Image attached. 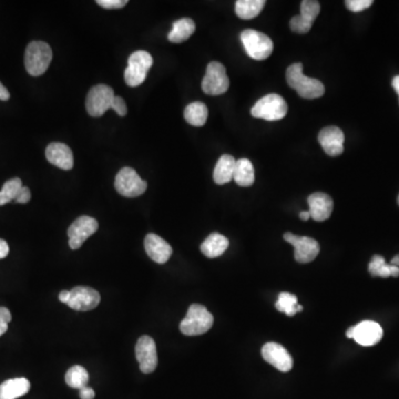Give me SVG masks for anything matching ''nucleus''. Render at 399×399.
<instances>
[{"instance_id": "obj_37", "label": "nucleus", "mask_w": 399, "mask_h": 399, "mask_svg": "<svg viewBox=\"0 0 399 399\" xmlns=\"http://www.w3.org/2000/svg\"><path fill=\"white\" fill-rule=\"evenodd\" d=\"M94 396H96V393H94V389L88 386L80 389V398L81 399H94Z\"/></svg>"}, {"instance_id": "obj_44", "label": "nucleus", "mask_w": 399, "mask_h": 399, "mask_svg": "<svg viewBox=\"0 0 399 399\" xmlns=\"http://www.w3.org/2000/svg\"><path fill=\"white\" fill-rule=\"evenodd\" d=\"M391 265H395L397 266V267H399V254L396 255V256L391 260Z\"/></svg>"}, {"instance_id": "obj_25", "label": "nucleus", "mask_w": 399, "mask_h": 399, "mask_svg": "<svg viewBox=\"0 0 399 399\" xmlns=\"http://www.w3.org/2000/svg\"><path fill=\"white\" fill-rule=\"evenodd\" d=\"M194 32H196L194 21L190 18H183L173 23L172 30L167 36V39L170 40L171 43H183L189 39Z\"/></svg>"}, {"instance_id": "obj_43", "label": "nucleus", "mask_w": 399, "mask_h": 399, "mask_svg": "<svg viewBox=\"0 0 399 399\" xmlns=\"http://www.w3.org/2000/svg\"><path fill=\"white\" fill-rule=\"evenodd\" d=\"M391 276H393V278H398L399 267H397V266L395 265H391Z\"/></svg>"}, {"instance_id": "obj_38", "label": "nucleus", "mask_w": 399, "mask_h": 399, "mask_svg": "<svg viewBox=\"0 0 399 399\" xmlns=\"http://www.w3.org/2000/svg\"><path fill=\"white\" fill-rule=\"evenodd\" d=\"M9 253V245L5 240L0 238V260L6 258Z\"/></svg>"}, {"instance_id": "obj_42", "label": "nucleus", "mask_w": 399, "mask_h": 399, "mask_svg": "<svg viewBox=\"0 0 399 399\" xmlns=\"http://www.w3.org/2000/svg\"><path fill=\"white\" fill-rule=\"evenodd\" d=\"M393 89H395V91H396L397 94H398V96H399V76H395V78H393Z\"/></svg>"}, {"instance_id": "obj_13", "label": "nucleus", "mask_w": 399, "mask_h": 399, "mask_svg": "<svg viewBox=\"0 0 399 399\" xmlns=\"http://www.w3.org/2000/svg\"><path fill=\"white\" fill-rule=\"evenodd\" d=\"M320 5L316 0H304L300 3V14L291 18L289 27L298 34H306L311 30L315 19L318 17Z\"/></svg>"}, {"instance_id": "obj_20", "label": "nucleus", "mask_w": 399, "mask_h": 399, "mask_svg": "<svg viewBox=\"0 0 399 399\" xmlns=\"http://www.w3.org/2000/svg\"><path fill=\"white\" fill-rule=\"evenodd\" d=\"M311 218L316 222L326 221L333 212L334 203L329 194L323 192L313 193L307 198Z\"/></svg>"}, {"instance_id": "obj_10", "label": "nucleus", "mask_w": 399, "mask_h": 399, "mask_svg": "<svg viewBox=\"0 0 399 399\" xmlns=\"http://www.w3.org/2000/svg\"><path fill=\"white\" fill-rule=\"evenodd\" d=\"M284 240L294 247V258L298 263H311L320 254V244L314 238L285 233Z\"/></svg>"}, {"instance_id": "obj_40", "label": "nucleus", "mask_w": 399, "mask_h": 399, "mask_svg": "<svg viewBox=\"0 0 399 399\" xmlns=\"http://www.w3.org/2000/svg\"><path fill=\"white\" fill-rule=\"evenodd\" d=\"M69 296H70V291H60L59 300L61 303H68Z\"/></svg>"}, {"instance_id": "obj_45", "label": "nucleus", "mask_w": 399, "mask_h": 399, "mask_svg": "<svg viewBox=\"0 0 399 399\" xmlns=\"http://www.w3.org/2000/svg\"><path fill=\"white\" fill-rule=\"evenodd\" d=\"M397 203H398V205H399V196H398V198H397Z\"/></svg>"}, {"instance_id": "obj_29", "label": "nucleus", "mask_w": 399, "mask_h": 399, "mask_svg": "<svg viewBox=\"0 0 399 399\" xmlns=\"http://www.w3.org/2000/svg\"><path fill=\"white\" fill-rule=\"evenodd\" d=\"M88 371L83 366H74V367L69 368L65 374V382L69 387L81 389L88 385Z\"/></svg>"}, {"instance_id": "obj_17", "label": "nucleus", "mask_w": 399, "mask_h": 399, "mask_svg": "<svg viewBox=\"0 0 399 399\" xmlns=\"http://www.w3.org/2000/svg\"><path fill=\"white\" fill-rule=\"evenodd\" d=\"M145 249L147 256L156 263L165 264L170 260L172 247L158 235L147 234L145 238Z\"/></svg>"}, {"instance_id": "obj_7", "label": "nucleus", "mask_w": 399, "mask_h": 399, "mask_svg": "<svg viewBox=\"0 0 399 399\" xmlns=\"http://www.w3.org/2000/svg\"><path fill=\"white\" fill-rule=\"evenodd\" d=\"M116 190L125 198H136L147 191V183L132 167H122L114 180Z\"/></svg>"}, {"instance_id": "obj_18", "label": "nucleus", "mask_w": 399, "mask_h": 399, "mask_svg": "<svg viewBox=\"0 0 399 399\" xmlns=\"http://www.w3.org/2000/svg\"><path fill=\"white\" fill-rule=\"evenodd\" d=\"M382 329L373 320H364L354 326L353 340L362 346H374L382 338Z\"/></svg>"}, {"instance_id": "obj_28", "label": "nucleus", "mask_w": 399, "mask_h": 399, "mask_svg": "<svg viewBox=\"0 0 399 399\" xmlns=\"http://www.w3.org/2000/svg\"><path fill=\"white\" fill-rule=\"evenodd\" d=\"M275 307L278 311L284 313L287 316H294L298 311H303V307L298 304V298L287 291H283L278 295V300L275 303Z\"/></svg>"}, {"instance_id": "obj_11", "label": "nucleus", "mask_w": 399, "mask_h": 399, "mask_svg": "<svg viewBox=\"0 0 399 399\" xmlns=\"http://www.w3.org/2000/svg\"><path fill=\"white\" fill-rule=\"evenodd\" d=\"M98 227L99 224L96 218L91 216H83L76 218L68 229L69 245L71 249H78L83 247L85 241L98 231Z\"/></svg>"}, {"instance_id": "obj_16", "label": "nucleus", "mask_w": 399, "mask_h": 399, "mask_svg": "<svg viewBox=\"0 0 399 399\" xmlns=\"http://www.w3.org/2000/svg\"><path fill=\"white\" fill-rule=\"evenodd\" d=\"M345 136L337 127H326L318 134V142L327 156H338L344 152Z\"/></svg>"}, {"instance_id": "obj_35", "label": "nucleus", "mask_w": 399, "mask_h": 399, "mask_svg": "<svg viewBox=\"0 0 399 399\" xmlns=\"http://www.w3.org/2000/svg\"><path fill=\"white\" fill-rule=\"evenodd\" d=\"M111 109L116 111V114H119L120 116H125L127 114V105H125V101L122 99L121 96H114L112 105H111Z\"/></svg>"}, {"instance_id": "obj_24", "label": "nucleus", "mask_w": 399, "mask_h": 399, "mask_svg": "<svg viewBox=\"0 0 399 399\" xmlns=\"http://www.w3.org/2000/svg\"><path fill=\"white\" fill-rule=\"evenodd\" d=\"M233 180L240 187H251L254 183V167L249 158H240L236 161Z\"/></svg>"}, {"instance_id": "obj_34", "label": "nucleus", "mask_w": 399, "mask_h": 399, "mask_svg": "<svg viewBox=\"0 0 399 399\" xmlns=\"http://www.w3.org/2000/svg\"><path fill=\"white\" fill-rule=\"evenodd\" d=\"M96 3L105 9H120L127 5V0H98Z\"/></svg>"}, {"instance_id": "obj_30", "label": "nucleus", "mask_w": 399, "mask_h": 399, "mask_svg": "<svg viewBox=\"0 0 399 399\" xmlns=\"http://www.w3.org/2000/svg\"><path fill=\"white\" fill-rule=\"evenodd\" d=\"M23 187V182L19 178H10L5 182L3 189L0 190V205H5L9 202L14 201Z\"/></svg>"}, {"instance_id": "obj_6", "label": "nucleus", "mask_w": 399, "mask_h": 399, "mask_svg": "<svg viewBox=\"0 0 399 399\" xmlns=\"http://www.w3.org/2000/svg\"><path fill=\"white\" fill-rule=\"evenodd\" d=\"M241 41L249 57L254 60H265L272 54L274 45L269 36L253 29H247L241 34Z\"/></svg>"}, {"instance_id": "obj_1", "label": "nucleus", "mask_w": 399, "mask_h": 399, "mask_svg": "<svg viewBox=\"0 0 399 399\" xmlns=\"http://www.w3.org/2000/svg\"><path fill=\"white\" fill-rule=\"evenodd\" d=\"M286 81L291 89L304 99H317L323 96L325 87L320 80L309 78L303 74L302 63H293L286 70Z\"/></svg>"}, {"instance_id": "obj_15", "label": "nucleus", "mask_w": 399, "mask_h": 399, "mask_svg": "<svg viewBox=\"0 0 399 399\" xmlns=\"http://www.w3.org/2000/svg\"><path fill=\"white\" fill-rule=\"evenodd\" d=\"M262 356L266 362L283 373L291 371L294 364L289 351L278 342H266L262 349Z\"/></svg>"}, {"instance_id": "obj_26", "label": "nucleus", "mask_w": 399, "mask_h": 399, "mask_svg": "<svg viewBox=\"0 0 399 399\" xmlns=\"http://www.w3.org/2000/svg\"><path fill=\"white\" fill-rule=\"evenodd\" d=\"M209 110L203 102H192L184 110V119L193 127H203L207 123Z\"/></svg>"}, {"instance_id": "obj_9", "label": "nucleus", "mask_w": 399, "mask_h": 399, "mask_svg": "<svg viewBox=\"0 0 399 399\" xmlns=\"http://www.w3.org/2000/svg\"><path fill=\"white\" fill-rule=\"evenodd\" d=\"M114 89L107 85H96L90 89L85 99V109L91 116H101L111 109L114 99Z\"/></svg>"}, {"instance_id": "obj_33", "label": "nucleus", "mask_w": 399, "mask_h": 399, "mask_svg": "<svg viewBox=\"0 0 399 399\" xmlns=\"http://www.w3.org/2000/svg\"><path fill=\"white\" fill-rule=\"evenodd\" d=\"M10 320H12L10 311L6 307H0V336L6 333Z\"/></svg>"}, {"instance_id": "obj_22", "label": "nucleus", "mask_w": 399, "mask_h": 399, "mask_svg": "<svg viewBox=\"0 0 399 399\" xmlns=\"http://www.w3.org/2000/svg\"><path fill=\"white\" fill-rule=\"evenodd\" d=\"M229 244V240L224 235L218 234V233H212L201 244V252L207 258H218L227 251Z\"/></svg>"}, {"instance_id": "obj_12", "label": "nucleus", "mask_w": 399, "mask_h": 399, "mask_svg": "<svg viewBox=\"0 0 399 399\" xmlns=\"http://www.w3.org/2000/svg\"><path fill=\"white\" fill-rule=\"evenodd\" d=\"M136 360L139 362L140 369L145 374H151L158 366V353L156 342L152 337H140L136 345Z\"/></svg>"}, {"instance_id": "obj_3", "label": "nucleus", "mask_w": 399, "mask_h": 399, "mask_svg": "<svg viewBox=\"0 0 399 399\" xmlns=\"http://www.w3.org/2000/svg\"><path fill=\"white\" fill-rule=\"evenodd\" d=\"M52 60V50L45 41H32L25 49V70L30 76H39L45 74Z\"/></svg>"}, {"instance_id": "obj_4", "label": "nucleus", "mask_w": 399, "mask_h": 399, "mask_svg": "<svg viewBox=\"0 0 399 399\" xmlns=\"http://www.w3.org/2000/svg\"><path fill=\"white\" fill-rule=\"evenodd\" d=\"M153 65V58L147 51L133 52L127 60L125 71V80L129 87H138L145 83L147 72Z\"/></svg>"}, {"instance_id": "obj_23", "label": "nucleus", "mask_w": 399, "mask_h": 399, "mask_svg": "<svg viewBox=\"0 0 399 399\" xmlns=\"http://www.w3.org/2000/svg\"><path fill=\"white\" fill-rule=\"evenodd\" d=\"M235 163H236V160L229 154H224L218 158L216 167H214V172H213L214 182L218 185H222V184L229 183L231 180H233Z\"/></svg>"}, {"instance_id": "obj_31", "label": "nucleus", "mask_w": 399, "mask_h": 399, "mask_svg": "<svg viewBox=\"0 0 399 399\" xmlns=\"http://www.w3.org/2000/svg\"><path fill=\"white\" fill-rule=\"evenodd\" d=\"M345 5L351 12H360L369 8L373 5V1L371 0H347L345 1Z\"/></svg>"}, {"instance_id": "obj_5", "label": "nucleus", "mask_w": 399, "mask_h": 399, "mask_svg": "<svg viewBox=\"0 0 399 399\" xmlns=\"http://www.w3.org/2000/svg\"><path fill=\"white\" fill-rule=\"evenodd\" d=\"M287 114V105L285 100L276 94H269L263 96L253 105L251 114L258 119L266 121H278L283 119Z\"/></svg>"}, {"instance_id": "obj_14", "label": "nucleus", "mask_w": 399, "mask_h": 399, "mask_svg": "<svg viewBox=\"0 0 399 399\" xmlns=\"http://www.w3.org/2000/svg\"><path fill=\"white\" fill-rule=\"evenodd\" d=\"M100 294L87 286H76L71 289L67 305L74 311H87L96 309L100 304Z\"/></svg>"}, {"instance_id": "obj_27", "label": "nucleus", "mask_w": 399, "mask_h": 399, "mask_svg": "<svg viewBox=\"0 0 399 399\" xmlns=\"http://www.w3.org/2000/svg\"><path fill=\"white\" fill-rule=\"evenodd\" d=\"M265 6L264 0H238L235 3V12L244 20L258 17Z\"/></svg>"}, {"instance_id": "obj_36", "label": "nucleus", "mask_w": 399, "mask_h": 399, "mask_svg": "<svg viewBox=\"0 0 399 399\" xmlns=\"http://www.w3.org/2000/svg\"><path fill=\"white\" fill-rule=\"evenodd\" d=\"M30 198H32V193H30V190H29V187H21V190L19 191L18 193L17 198L14 200V202H17V203H28L30 201Z\"/></svg>"}, {"instance_id": "obj_32", "label": "nucleus", "mask_w": 399, "mask_h": 399, "mask_svg": "<svg viewBox=\"0 0 399 399\" xmlns=\"http://www.w3.org/2000/svg\"><path fill=\"white\" fill-rule=\"evenodd\" d=\"M385 258L380 255H374L371 258V263L368 265V271L371 273V276L378 278V273L382 269V266L385 265Z\"/></svg>"}, {"instance_id": "obj_39", "label": "nucleus", "mask_w": 399, "mask_h": 399, "mask_svg": "<svg viewBox=\"0 0 399 399\" xmlns=\"http://www.w3.org/2000/svg\"><path fill=\"white\" fill-rule=\"evenodd\" d=\"M10 98V94H9V91L7 90L6 87L3 85V83H0V100L1 101H7Z\"/></svg>"}, {"instance_id": "obj_2", "label": "nucleus", "mask_w": 399, "mask_h": 399, "mask_svg": "<svg viewBox=\"0 0 399 399\" xmlns=\"http://www.w3.org/2000/svg\"><path fill=\"white\" fill-rule=\"evenodd\" d=\"M213 323V315L207 311L205 306L193 304L189 307L187 315L180 323V331L185 336H198L209 331Z\"/></svg>"}, {"instance_id": "obj_8", "label": "nucleus", "mask_w": 399, "mask_h": 399, "mask_svg": "<svg viewBox=\"0 0 399 399\" xmlns=\"http://www.w3.org/2000/svg\"><path fill=\"white\" fill-rule=\"evenodd\" d=\"M229 79L227 69L222 63L212 61L207 65V72L202 80V90L209 96H220L229 90Z\"/></svg>"}, {"instance_id": "obj_21", "label": "nucleus", "mask_w": 399, "mask_h": 399, "mask_svg": "<svg viewBox=\"0 0 399 399\" xmlns=\"http://www.w3.org/2000/svg\"><path fill=\"white\" fill-rule=\"evenodd\" d=\"M30 391V382L27 378H12L0 385V399H17Z\"/></svg>"}, {"instance_id": "obj_19", "label": "nucleus", "mask_w": 399, "mask_h": 399, "mask_svg": "<svg viewBox=\"0 0 399 399\" xmlns=\"http://www.w3.org/2000/svg\"><path fill=\"white\" fill-rule=\"evenodd\" d=\"M45 158L51 165L60 167L61 170L69 171L74 167V154L65 143H50L45 149Z\"/></svg>"}, {"instance_id": "obj_41", "label": "nucleus", "mask_w": 399, "mask_h": 399, "mask_svg": "<svg viewBox=\"0 0 399 399\" xmlns=\"http://www.w3.org/2000/svg\"><path fill=\"white\" fill-rule=\"evenodd\" d=\"M300 220H303V221H307V220L311 218V213H309V211H302V212L300 213Z\"/></svg>"}]
</instances>
